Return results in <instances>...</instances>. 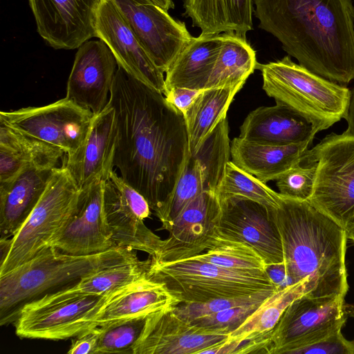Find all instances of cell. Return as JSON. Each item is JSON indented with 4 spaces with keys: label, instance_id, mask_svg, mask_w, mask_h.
Wrapping results in <instances>:
<instances>
[{
    "label": "cell",
    "instance_id": "1",
    "mask_svg": "<svg viewBox=\"0 0 354 354\" xmlns=\"http://www.w3.org/2000/svg\"><path fill=\"white\" fill-rule=\"evenodd\" d=\"M109 102L115 113L113 166L156 213L189 155L183 114L160 91L118 66Z\"/></svg>",
    "mask_w": 354,
    "mask_h": 354
},
{
    "label": "cell",
    "instance_id": "2",
    "mask_svg": "<svg viewBox=\"0 0 354 354\" xmlns=\"http://www.w3.org/2000/svg\"><path fill=\"white\" fill-rule=\"evenodd\" d=\"M259 28L311 72L346 86L354 80L352 0H253Z\"/></svg>",
    "mask_w": 354,
    "mask_h": 354
},
{
    "label": "cell",
    "instance_id": "3",
    "mask_svg": "<svg viewBox=\"0 0 354 354\" xmlns=\"http://www.w3.org/2000/svg\"><path fill=\"white\" fill-rule=\"evenodd\" d=\"M274 219L287 272L296 283L308 281L306 295L345 297L348 290L346 231L308 201L283 195Z\"/></svg>",
    "mask_w": 354,
    "mask_h": 354
},
{
    "label": "cell",
    "instance_id": "4",
    "mask_svg": "<svg viewBox=\"0 0 354 354\" xmlns=\"http://www.w3.org/2000/svg\"><path fill=\"white\" fill-rule=\"evenodd\" d=\"M138 259L136 250L113 247L87 255L63 252L53 245L0 275V324L14 323L26 304L77 283L104 268Z\"/></svg>",
    "mask_w": 354,
    "mask_h": 354
},
{
    "label": "cell",
    "instance_id": "5",
    "mask_svg": "<svg viewBox=\"0 0 354 354\" xmlns=\"http://www.w3.org/2000/svg\"><path fill=\"white\" fill-rule=\"evenodd\" d=\"M257 68L261 73L266 93L306 118L318 132L345 118L351 98L346 86L311 72L289 55L258 63Z\"/></svg>",
    "mask_w": 354,
    "mask_h": 354
},
{
    "label": "cell",
    "instance_id": "6",
    "mask_svg": "<svg viewBox=\"0 0 354 354\" xmlns=\"http://www.w3.org/2000/svg\"><path fill=\"white\" fill-rule=\"evenodd\" d=\"M147 275L164 283L180 303L244 297L279 290L266 271L232 270L195 259L160 263L150 259Z\"/></svg>",
    "mask_w": 354,
    "mask_h": 354
},
{
    "label": "cell",
    "instance_id": "7",
    "mask_svg": "<svg viewBox=\"0 0 354 354\" xmlns=\"http://www.w3.org/2000/svg\"><path fill=\"white\" fill-rule=\"evenodd\" d=\"M303 161L316 174L308 202L345 230L354 218V133H330L308 150Z\"/></svg>",
    "mask_w": 354,
    "mask_h": 354
},
{
    "label": "cell",
    "instance_id": "8",
    "mask_svg": "<svg viewBox=\"0 0 354 354\" xmlns=\"http://www.w3.org/2000/svg\"><path fill=\"white\" fill-rule=\"evenodd\" d=\"M80 192L64 166L55 168L37 205L11 237L10 252L0 264V275L30 260L50 245L73 214Z\"/></svg>",
    "mask_w": 354,
    "mask_h": 354
},
{
    "label": "cell",
    "instance_id": "9",
    "mask_svg": "<svg viewBox=\"0 0 354 354\" xmlns=\"http://www.w3.org/2000/svg\"><path fill=\"white\" fill-rule=\"evenodd\" d=\"M227 118L221 121L198 149L189 155L178 183L169 199L155 213L160 230L168 231L171 222L185 207L204 192H216L231 156Z\"/></svg>",
    "mask_w": 354,
    "mask_h": 354
},
{
    "label": "cell",
    "instance_id": "10",
    "mask_svg": "<svg viewBox=\"0 0 354 354\" xmlns=\"http://www.w3.org/2000/svg\"><path fill=\"white\" fill-rule=\"evenodd\" d=\"M344 296L295 299L271 333L272 354H292L342 330L349 316Z\"/></svg>",
    "mask_w": 354,
    "mask_h": 354
},
{
    "label": "cell",
    "instance_id": "11",
    "mask_svg": "<svg viewBox=\"0 0 354 354\" xmlns=\"http://www.w3.org/2000/svg\"><path fill=\"white\" fill-rule=\"evenodd\" d=\"M94 114L66 98L42 106L0 112V122L57 147L66 153L84 142Z\"/></svg>",
    "mask_w": 354,
    "mask_h": 354
},
{
    "label": "cell",
    "instance_id": "12",
    "mask_svg": "<svg viewBox=\"0 0 354 354\" xmlns=\"http://www.w3.org/2000/svg\"><path fill=\"white\" fill-rule=\"evenodd\" d=\"M103 201L113 245L155 256L162 239L145 224L151 209L146 198L114 170L104 181Z\"/></svg>",
    "mask_w": 354,
    "mask_h": 354
},
{
    "label": "cell",
    "instance_id": "13",
    "mask_svg": "<svg viewBox=\"0 0 354 354\" xmlns=\"http://www.w3.org/2000/svg\"><path fill=\"white\" fill-rule=\"evenodd\" d=\"M105 295H88L49 304L28 303L14 322L20 338L63 340L97 327L94 317Z\"/></svg>",
    "mask_w": 354,
    "mask_h": 354
},
{
    "label": "cell",
    "instance_id": "14",
    "mask_svg": "<svg viewBox=\"0 0 354 354\" xmlns=\"http://www.w3.org/2000/svg\"><path fill=\"white\" fill-rule=\"evenodd\" d=\"M115 1L154 64L166 73L193 37L185 24L151 0Z\"/></svg>",
    "mask_w": 354,
    "mask_h": 354
},
{
    "label": "cell",
    "instance_id": "15",
    "mask_svg": "<svg viewBox=\"0 0 354 354\" xmlns=\"http://www.w3.org/2000/svg\"><path fill=\"white\" fill-rule=\"evenodd\" d=\"M221 215L216 192H204L189 203L171 222L169 236L162 240L152 261L172 263L204 252L216 234Z\"/></svg>",
    "mask_w": 354,
    "mask_h": 354
},
{
    "label": "cell",
    "instance_id": "16",
    "mask_svg": "<svg viewBox=\"0 0 354 354\" xmlns=\"http://www.w3.org/2000/svg\"><path fill=\"white\" fill-rule=\"evenodd\" d=\"M220 203L219 233L250 245L266 266L284 263L281 237L274 219L277 207L236 197L220 199Z\"/></svg>",
    "mask_w": 354,
    "mask_h": 354
},
{
    "label": "cell",
    "instance_id": "17",
    "mask_svg": "<svg viewBox=\"0 0 354 354\" xmlns=\"http://www.w3.org/2000/svg\"><path fill=\"white\" fill-rule=\"evenodd\" d=\"M230 333L207 329L186 321L173 307L149 315L133 354H203L226 341Z\"/></svg>",
    "mask_w": 354,
    "mask_h": 354
},
{
    "label": "cell",
    "instance_id": "18",
    "mask_svg": "<svg viewBox=\"0 0 354 354\" xmlns=\"http://www.w3.org/2000/svg\"><path fill=\"white\" fill-rule=\"evenodd\" d=\"M102 0H28L40 36L55 49H75L93 37Z\"/></svg>",
    "mask_w": 354,
    "mask_h": 354
},
{
    "label": "cell",
    "instance_id": "19",
    "mask_svg": "<svg viewBox=\"0 0 354 354\" xmlns=\"http://www.w3.org/2000/svg\"><path fill=\"white\" fill-rule=\"evenodd\" d=\"M96 37L103 40L128 74L160 91L166 86L163 73L149 57L115 0H102L97 11Z\"/></svg>",
    "mask_w": 354,
    "mask_h": 354
},
{
    "label": "cell",
    "instance_id": "20",
    "mask_svg": "<svg viewBox=\"0 0 354 354\" xmlns=\"http://www.w3.org/2000/svg\"><path fill=\"white\" fill-rule=\"evenodd\" d=\"M116 66L117 61L103 40L86 41L75 54L66 97L94 115L100 113L109 102Z\"/></svg>",
    "mask_w": 354,
    "mask_h": 354
},
{
    "label": "cell",
    "instance_id": "21",
    "mask_svg": "<svg viewBox=\"0 0 354 354\" xmlns=\"http://www.w3.org/2000/svg\"><path fill=\"white\" fill-rule=\"evenodd\" d=\"M103 185V180H97L80 190L73 214L50 245L75 255L115 247L104 208Z\"/></svg>",
    "mask_w": 354,
    "mask_h": 354
},
{
    "label": "cell",
    "instance_id": "22",
    "mask_svg": "<svg viewBox=\"0 0 354 354\" xmlns=\"http://www.w3.org/2000/svg\"><path fill=\"white\" fill-rule=\"evenodd\" d=\"M116 142L115 113L109 102L94 115L82 145L66 153L63 165L81 190L97 180H106L113 170Z\"/></svg>",
    "mask_w": 354,
    "mask_h": 354
},
{
    "label": "cell",
    "instance_id": "23",
    "mask_svg": "<svg viewBox=\"0 0 354 354\" xmlns=\"http://www.w3.org/2000/svg\"><path fill=\"white\" fill-rule=\"evenodd\" d=\"M180 302L166 286L148 275L105 295L94 322L97 326L118 320L147 317Z\"/></svg>",
    "mask_w": 354,
    "mask_h": 354
},
{
    "label": "cell",
    "instance_id": "24",
    "mask_svg": "<svg viewBox=\"0 0 354 354\" xmlns=\"http://www.w3.org/2000/svg\"><path fill=\"white\" fill-rule=\"evenodd\" d=\"M317 130L306 118L288 106H259L249 113L240 127L245 140L270 145L313 143Z\"/></svg>",
    "mask_w": 354,
    "mask_h": 354
},
{
    "label": "cell",
    "instance_id": "25",
    "mask_svg": "<svg viewBox=\"0 0 354 354\" xmlns=\"http://www.w3.org/2000/svg\"><path fill=\"white\" fill-rule=\"evenodd\" d=\"M54 169L28 166L9 180L0 182V239L12 237L19 230L42 196Z\"/></svg>",
    "mask_w": 354,
    "mask_h": 354
},
{
    "label": "cell",
    "instance_id": "26",
    "mask_svg": "<svg viewBox=\"0 0 354 354\" xmlns=\"http://www.w3.org/2000/svg\"><path fill=\"white\" fill-rule=\"evenodd\" d=\"M312 142L270 145L249 141L240 137L231 142L232 162L264 183L276 180L283 174L301 163Z\"/></svg>",
    "mask_w": 354,
    "mask_h": 354
},
{
    "label": "cell",
    "instance_id": "27",
    "mask_svg": "<svg viewBox=\"0 0 354 354\" xmlns=\"http://www.w3.org/2000/svg\"><path fill=\"white\" fill-rule=\"evenodd\" d=\"M65 152L0 122V182L28 166L53 169Z\"/></svg>",
    "mask_w": 354,
    "mask_h": 354
},
{
    "label": "cell",
    "instance_id": "28",
    "mask_svg": "<svg viewBox=\"0 0 354 354\" xmlns=\"http://www.w3.org/2000/svg\"><path fill=\"white\" fill-rule=\"evenodd\" d=\"M222 40V33L201 34L197 37H193L165 73L166 92L175 87L205 89L218 57Z\"/></svg>",
    "mask_w": 354,
    "mask_h": 354
},
{
    "label": "cell",
    "instance_id": "29",
    "mask_svg": "<svg viewBox=\"0 0 354 354\" xmlns=\"http://www.w3.org/2000/svg\"><path fill=\"white\" fill-rule=\"evenodd\" d=\"M183 7L203 35L234 32L245 37L252 29L253 0H184Z\"/></svg>",
    "mask_w": 354,
    "mask_h": 354
},
{
    "label": "cell",
    "instance_id": "30",
    "mask_svg": "<svg viewBox=\"0 0 354 354\" xmlns=\"http://www.w3.org/2000/svg\"><path fill=\"white\" fill-rule=\"evenodd\" d=\"M150 258L113 265L82 278L77 283L29 303L43 305L88 295H105L147 274Z\"/></svg>",
    "mask_w": 354,
    "mask_h": 354
},
{
    "label": "cell",
    "instance_id": "31",
    "mask_svg": "<svg viewBox=\"0 0 354 354\" xmlns=\"http://www.w3.org/2000/svg\"><path fill=\"white\" fill-rule=\"evenodd\" d=\"M243 84L203 89L185 115L189 153H195L218 123Z\"/></svg>",
    "mask_w": 354,
    "mask_h": 354
},
{
    "label": "cell",
    "instance_id": "32",
    "mask_svg": "<svg viewBox=\"0 0 354 354\" xmlns=\"http://www.w3.org/2000/svg\"><path fill=\"white\" fill-rule=\"evenodd\" d=\"M222 35L221 47L205 89L244 85L257 68L256 53L245 37L234 32Z\"/></svg>",
    "mask_w": 354,
    "mask_h": 354
},
{
    "label": "cell",
    "instance_id": "33",
    "mask_svg": "<svg viewBox=\"0 0 354 354\" xmlns=\"http://www.w3.org/2000/svg\"><path fill=\"white\" fill-rule=\"evenodd\" d=\"M308 292V281L275 291L236 329L228 339L242 342L270 335L287 307Z\"/></svg>",
    "mask_w": 354,
    "mask_h": 354
},
{
    "label": "cell",
    "instance_id": "34",
    "mask_svg": "<svg viewBox=\"0 0 354 354\" xmlns=\"http://www.w3.org/2000/svg\"><path fill=\"white\" fill-rule=\"evenodd\" d=\"M189 259L245 271H266L261 257L248 244L217 232L209 247Z\"/></svg>",
    "mask_w": 354,
    "mask_h": 354
},
{
    "label": "cell",
    "instance_id": "35",
    "mask_svg": "<svg viewBox=\"0 0 354 354\" xmlns=\"http://www.w3.org/2000/svg\"><path fill=\"white\" fill-rule=\"evenodd\" d=\"M216 194L220 199L236 197L253 201L268 207H278L281 195L266 183L227 162Z\"/></svg>",
    "mask_w": 354,
    "mask_h": 354
},
{
    "label": "cell",
    "instance_id": "36",
    "mask_svg": "<svg viewBox=\"0 0 354 354\" xmlns=\"http://www.w3.org/2000/svg\"><path fill=\"white\" fill-rule=\"evenodd\" d=\"M147 317H132L100 326V337L95 354H133Z\"/></svg>",
    "mask_w": 354,
    "mask_h": 354
},
{
    "label": "cell",
    "instance_id": "37",
    "mask_svg": "<svg viewBox=\"0 0 354 354\" xmlns=\"http://www.w3.org/2000/svg\"><path fill=\"white\" fill-rule=\"evenodd\" d=\"M275 291L266 290L252 295L210 299L205 301L183 302L173 307L174 311L183 319L192 321L228 308L260 304Z\"/></svg>",
    "mask_w": 354,
    "mask_h": 354
},
{
    "label": "cell",
    "instance_id": "38",
    "mask_svg": "<svg viewBox=\"0 0 354 354\" xmlns=\"http://www.w3.org/2000/svg\"><path fill=\"white\" fill-rule=\"evenodd\" d=\"M315 174V165L302 161L276 180L279 193L290 198L308 201L313 193Z\"/></svg>",
    "mask_w": 354,
    "mask_h": 354
},
{
    "label": "cell",
    "instance_id": "39",
    "mask_svg": "<svg viewBox=\"0 0 354 354\" xmlns=\"http://www.w3.org/2000/svg\"><path fill=\"white\" fill-rule=\"evenodd\" d=\"M261 304L228 308L197 318L190 323L207 329H223L232 333L242 324L257 309Z\"/></svg>",
    "mask_w": 354,
    "mask_h": 354
},
{
    "label": "cell",
    "instance_id": "40",
    "mask_svg": "<svg viewBox=\"0 0 354 354\" xmlns=\"http://www.w3.org/2000/svg\"><path fill=\"white\" fill-rule=\"evenodd\" d=\"M338 330L321 340L298 348L292 354H354V340L346 339Z\"/></svg>",
    "mask_w": 354,
    "mask_h": 354
},
{
    "label": "cell",
    "instance_id": "41",
    "mask_svg": "<svg viewBox=\"0 0 354 354\" xmlns=\"http://www.w3.org/2000/svg\"><path fill=\"white\" fill-rule=\"evenodd\" d=\"M202 91L175 87L167 91L164 95L166 100L185 116Z\"/></svg>",
    "mask_w": 354,
    "mask_h": 354
},
{
    "label": "cell",
    "instance_id": "42",
    "mask_svg": "<svg viewBox=\"0 0 354 354\" xmlns=\"http://www.w3.org/2000/svg\"><path fill=\"white\" fill-rule=\"evenodd\" d=\"M100 337L99 326L89 329L73 340L68 354H95Z\"/></svg>",
    "mask_w": 354,
    "mask_h": 354
},
{
    "label": "cell",
    "instance_id": "43",
    "mask_svg": "<svg viewBox=\"0 0 354 354\" xmlns=\"http://www.w3.org/2000/svg\"><path fill=\"white\" fill-rule=\"evenodd\" d=\"M265 270L272 283L279 290L296 283L289 277L285 263L266 266Z\"/></svg>",
    "mask_w": 354,
    "mask_h": 354
},
{
    "label": "cell",
    "instance_id": "44",
    "mask_svg": "<svg viewBox=\"0 0 354 354\" xmlns=\"http://www.w3.org/2000/svg\"><path fill=\"white\" fill-rule=\"evenodd\" d=\"M344 119L348 124V128L346 129L354 133V88L351 91L348 109Z\"/></svg>",
    "mask_w": 354,
    "mask_h": 354
},
{
    "label": "cell",
    "instance_id": "45",
    "mask_svg": "<svg viewBox=\"0 0 354 354\" xmlns=\"http://www.w3.org/2000/svg\"><path fill=\"white\" fill-rule=\"evenodd\" d=\"M11 246V237L6 239H0V250H1V259L0 264L2 263L6 259Z\"/></svg>",
    "mask_w": 354,
    "mask_h": 354
},
{
    "label": "cell",
    "instance_id": "46",
    "mask_svg": "<svg viewBox=\"0 0 354 354\" xmlns=\"http://www.w3.org/2000/svg\"><path fill=\"white\" fill-rule=\"evenodd\" d=\"M152 2L161 7L164 10L168 11L174 7L173 0H151Z\"/></svg>",
    "mask_w": 354,
    "mask_h": 354
},
{
    "label": "cell",
    "instance_id": "47",
    "mask_svg": "<svg viewBox=\"0 0 354 354\" xmlns=\"http://www.w3.org/2000/svg\"><path fill=\"white\" fill-rule=\"evenodd\" d=\"M347 238L351 239L354 243V218L348 225L346 229Z\"/></svg>",
    "mask_w": 354,
    "mask_h": 354
}]
</instances>
